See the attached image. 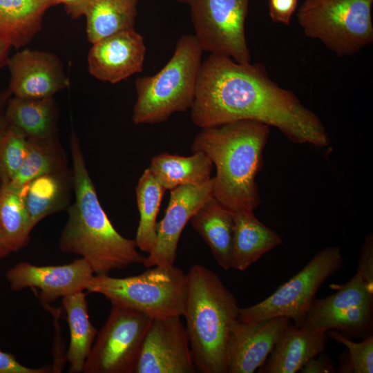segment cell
I'll return each instance as SVG.
<instances>
[{"mask_svg":"<svg viewBox=\"0 0 373 373\" xmlns=\"http://www.w3.org/2000/svg\"><path fill=\"white\" fill-rule=\"evenodd\" d=\"M111 305L109 316L86 358L83 372L133 373L152 318L136 310Z\"/></svg>","mask_w":373,"mask_h":373,"instance_id":"30bf717a","label":"cell"},{"mask_svg":"<svg viewBox=\"0 0 373 373\" xmlns=\"http://www.w3.org/2000/svg\"><path fill=\"white\" fill-rule=\"evenodd\" d=\"M327 341V332L290 322L258 372H297L310 358L325 352Z\"/></svg>","mask_w":373,"mask_h":373,"instance_id":"ac0fdd59","label":"cell"},{"mask_svg":"<svg viewBox=\"0 0 373 373\" xmlns=\"http://www.w3.org/2000/svg\"><path fill=\"white\" fill-rule=\"evenodd\" d=\"M33 228L21 187L0 184V236L6 247L13 252L26 246Z\"/></svg>","mask_w":373,"mask_h":373,"instance_id":"4316f807","label":"cell"},{"mask_svg":"<svg viewBox=\"0 0 373 373\" xmlns=\"http://www.w3.org/2000/svg\"><path fill=\"white\" fill-rule=\"evenodd\" d=\"M11 252L4 245L1 236H0V260L3 259L8 256Z\"/></svg>","mask_w":373,"mask_h":373,"instance_id":"f35d334b","label":"cell"},{"mask_svg":"<svg viewBox=\"0 0 373 373\" xmlns=\"http://www.w3.org/2000/svg\"><path fill=\"white\" fill-rule=\"evenodd\" d=\"M190 222L210 247L217 263L225 270L230 269L233 212L211 197L195 212Z\"/></svg>","mask_w":373,"mask_h":373,"instance_id":"603a6c76","label":"cell"},{"mask_svg":"<svg viewBox=\"0 0 373 373\" xmlns=\"http://www.w3.org/2000/svg\"><path fill=\"white\" fill-rule=\"evenodd\" d=\"M186 327L180 316L152 319L133 373H193Z\"/></svg>","mask_w":373,"mask_h":373,"instance_id":"7c38bea8","label":"cell"},{"mask_svg":"<svg viewBox=\"0 0 373 373\" xmlns=\"http://www.w3.org/2000/svg\"><path fill=\"white\" fill-rule=\"evenodd\" d=\"M165 191L150 169H146L135 188L140 221L135 241L143 251L150 252L155 245L156 219Z\"/></svg>","mask_w":373,"mask_h":373,"instance_id":"83f0119b","label":"cell"},{"mask_svg":"<svg viewBox=\"0 0 373 373\" xmlns=\"http://www.w3.org/2000/svg\"><path fill=\"white\" fill-rule=\"evenodd\" d=\"M56 6L62 4L66 13L73 19L84 16L89 0H51Z\"/></svg>","mask_w":373,"mask_h":373,"instance_id":"d590c367","label":"cell"},{"mask_svg":"<svg viewBox=\"0 0 373 373\" xmlns=\"http://www.w3.org/2000/svg\"><path fill=\"white\" fill-rule=\"evenodd\" d=\"M202 52L194 35H184L170 60L157 73L135 80L134 124L163 122L174 113L191 109Z\"/></svg>","mask_w":373,"mask_h":373,"instance_id":"5b68a950","label":"cell"},{"mask_svg":"<svg viewBox=\"0 0 373 373\" xmlns=\"http://www.w3.org/2000/svg\"><path fill=\"white\" fill-rule=\"evenodd\" d=\"M48 367L32 368L20 363L15 356L0 350V373H48Z\"/></svg>","mask_w":373,"mask_h":373,"instance_id":"836d02e7","label":"cell"},{"mask_svg":"<svg viewBox=\"0 0 373 373\" xmlns=\"http://www.w3.org/2000/svg\"><path fill=\"white\" fill-rule=\"evenodd\" d=\"M269 135V126L246 119L202 128L193 141L192 153H205L216 167L213 197L233 213L260 203L255 178Z\"/></svg>","mask_w":373,"mask_h":373,"instance_id":"3957f363","label":"cell"},{"mask_svg":"<svg viewBox=\"0 0 373 373\" xmlns=\"http://www.w3.org/2000/svg\"><path fill=\"white\" fill-rule=\"evenodd\" d=\"M70 148L75 201L66 209L68 219L58 243L60 250L79 255L94 275H108L115 269L143 264L146 257L137 251L135 240L122 236L101 206L74 130Z\"/></svg>","mask_w":373,"mask_h":373,"instance_id":"7a4b0ae2","label":"cell"},{"mask_svg":"<svg viewBox=\"0 0 373 373\" xmlns=\"http://www.w3.org/2000/svg\"><path fill=\"white\" fill-rule=\"evenodd\" d=\"M70 329V344L66 354L69 372H83L85 362L97 334L89 320L86 294L79 291L62 298Z\"/></svg>","mask_w":373,"mask_h":373,"instance_id":"484cf974","label":"cell"},{"mask_svg":"<svg viewBox=\"0 0 373 373\" xmlns=\"http://www.w3.org/2000/svg\"><path fill=\"white\" fill-rule=\"evenodd\" d=\"M373 0H305L297 12L304 34L339 57L360 52L373 41Z\"/></svg>","mask_w":373,"mask_h":373,"instance_id":"52a82bcc","label":"cell"},{"mask_svg":"<svg viewBox=\"0 0 373 373\" xmlns=\"http://www.w3.org/2000/svg\"><path fill=\"white\" fill-rule=\"evenodd\" d=\"M28 150L21 169L10 182L17 187L41 175L68 167V158L59 137L48 140H28Z\"/></svg>","mask_w":373,"mask_h":373,"instance_id":"f1b7e54d","label":"cell"},{"mask_svg":"<svg viewBox=\"0 0 373 373\" xmlns=\"http://www.w3.org/2000/svg\"><path fill=\"white\" fill-rule=\"evenodd\" d=\"M137 3L138 0H89L84 15L88 42L135 29Z\"/></svg>","mask_w":373,"mask_h":373,"instance_id":"d4e9b609","label":"cell"},{"mask_svg":"<svg viewBox=\"0 0 373 373\" xmlns=\"http://www.w3.org/2000/svg\"><path fill=\"white\" fill-rule=\"evenodd\" d=\"M298 0H269V14L274 22L289 25Z\"/></svg>","mask_w":373,"mask_h":373,"instance_id":"1f68e13d","label":"cell"},{"mask_svg":"<svg viewBox=\"0 0 373 373\" xmlns=\"http://www.w3.org/2000/svg\"><path fill=\"white\" fill-rule=\"evenodd\" d=\"M291 320L276 317L233 325L227 344V373H253L266 361Z\"/></svg>","mask_w":373,"mask_h":373,"instance_id":"2e32d148","label":"cell"},{"mask_svg":"<svg viewBox=\"0 0 373 373\" xmlns=\"http://www.w3.org/2000/svg\"><path fill=\"white\" fill-rule=\"evenodd\" d=\"M28 139L16 128L8 126L0 135V183L11 182L26 155Z\"/></svg>","mask_w":373,"mask_h":373,"instance_id":"f546056e","label":"cell"},{"mask_svg":"<svg viewBox=\"0 0 373 373\" xmlns=\"http://www.w3.org/2000/svg\"><path fill=\"white\" fill-rule=\"evenodd\" d=\"M231 269L245 271L263 254L283 244L281 238L262 223L252 211L233 213Z\"/></svg>","mask_w":373,"mask_h":373,"instance_id":"ffe728a7","label":"cell"},{"mask_svg":"<svg viewBox=\"0 0 373 373\" xmlns=\"http://www.w3.org/2000/svg\"><path fill=\"white\" fill-rule=\"evenodd\" d=\"M186 286V275L181 269L155 266L126 278L94 275L85 290L155 319L182 316Z\"/></svg>","mask_w":373,"mask_h":373,"instance_id":"8992f818","label":"cell"},{"mask_svg":"<svg viewBox=\"0 0 373 373\" xmlns=\"http://www.w3.org/2000/svg\"><path fill=\"white\" fill-rule=\"evenodd\" d=\"M343 256L338 247L318 251L298 273L258 303L240 309V321L287 317L300 326L322 284L341 268Z\"/></svg>","mask_w":373,"mask_h":373,"instance_id":"ba28073f","label":"cell"},{"mask_svg":"<svg viewBox=\"0 0 373 373\" xmlns=\"http://www.w3.org/2000/svg\"><path fill=\"white\" fill-rule=\"evenodd\" d=\"M330 287L336 291L315 298L300 326L325 332L336 330L348 337L372 334L373 285L356 271L347 283Z\"/></svg>","mask_w":373,"mask_h":373,"instance_id":"8fae6325","label":"cell"},{"mask_svg":"<svg viewBox=\"0 0 373 373\" xmlns=\"http://www.w3.org/2000/svg\"><path fill=\"white\" fill-rule=\"evenodd\" d=\"M51 0H0V41L16 49L26 46L42 28Z\"/></svg>","mask_w":373,"mask_h":373,"instance_id":"7402d4cb","label":"cell"},{"mask_svg":"<svg viewBox=\"0 0 373 373\" xmlns=\"http://www.w3.org/2000/svg\"><path fill=\"white\" fill-rule=\"evenodd\" d=\"M191 119L202 128L254 120L277 128L295 143H330L319 117L272 81L262 64L221 55L210 54L201 64Z\"/></svg>","mask_w":373,"mask_h":373,"instance_id":"6da1fadb","label":"cell"},{"mask_svg":"<svg viewBox=\"0 0 373 373\" xmlns=\"http://www.w3.org/2000/svg\"><path fill=\"white\" fill-rule=\"evenodd\" d=\"M93 276L92 269L83 258L61 265L37 266L21 262L6 273L12 290L37 288L43 303L85 290Z\"/></svg>","mask_w":373,"mask_h":373,"instance_id":"9a60e30c","label":"cell"},{"mask_svg":"<svg viewBox=\"0 0 373 373\" xmlns=\"http://www.w3.org/2000/svg\"><path fill=\"white\" fill-rule=\"evenodd\" d=\"M186 275L182 316L195 370L227 373V344L240 308L218 276L195 265Z\"/></svg>","mask_w":373,"mask_h":373,"instance_id":"277c9868","label":"cell"},{"mask_svg":"<svg viewBox=\"0 0 373 373\" xmlns=\"http://www.w3.org/2000/svg\"><path fill=\"white\" fill-rule=\"evenodd\" d=\"M213 197V178L196 185L179 186L171 191L162 220L157 223L156 240L143 265L171 267L177 256L181 233L195 212Z\"/></svg>","mask_w":373,"mask_h":373,"instance_id":"4fadbf2b","label":"cell"},{"mask_svg":"<svg viewBox=\"0 0 373 373\" xmlns=\"http://www.w3.org/2000/svg\"><path fill=\"white\" fill-rule=\"evenodd\" d=\"M6 66L8 88L17 97H52L69 86L61 59L50 52L25 48L9 57Z\"/></svg>","mask_w":373,"mask_h":373,"instance_id":"5bb4252c","label":"cell"},{"mask_svg":"<svg viewBox=\"0 0 373 373\" xmlns=\"http://www.w3.org/2000/svg\"><path fill=\"white\" fill-rule=\"evenodd\" d=\"M11 48L8 44L0 41V69L6 66Z\"/></svg>","mask_w":373,"mask_h":373,"instance_id":"74e56055","label":"cell"},{"mask_svg":"<svg viewBox=\"0 0 373 373\" xmlns=\"http://www.w3.org/2000/svg\"><path fill=\"white\" fill-rule=\"evenodd\" d=\"M5 117L8 126L21 132L28 140L58 138L59 108L53 97L28 99L11 97Z\"/></svg>","mask_w":373,"mask_h":373,"instance_id":"44dd1931","label":"cell"},{"mask_svg":"<svg viewBox=\"0 0 373 373\" xmlns=\"http://www.w3.org/2000/svg\"><path fill=\"white\" fill-rule=\"evenodd\" d=\"M357 271L370 285H373V236L368 234L360 251Z\"/></svg>","mask_w":373,"mask_h":373,"instance_id":"d6a6232c","label":"cell"},{"mask_svg":"<svg viewBox=\"0 0 373 373\" xmlns=\"http://www.w3.org/2000/svg\"><path fill=\"white\" fill-rule=\"evenodd\" d=\"M213 164L202 151L190 156L162 153L154 156L150 170L166 190L182 185H196L209 180Z\"/></svg>","mask_w":373,"mask_h":373,"instance_id":"cb8c5ba5","label":"cell"},{"mask_svg":"<svg viewBox=\"0 0 373 373\" xmlns=\"http://www.w3.org/2000/svg\"><path fill=\"white\" fill-rule=\"evenodd\" d=\"M146 50L144 37L135 29L118 32L92 44L88 71L100 81L118 83L143 70Z\"/></svg>","mask_w":373,"mask_h":373,"instance_id":"e0dca14e","label":"cell"},{"mask_svg":"<svg viewBox=\"0 0 373 373\" xmlns=\"http://www.w3.org/2000/svg\"><path fill=\"white\" fill-rule=\"evenodd\" d=\"M12 96L8 88L0 90V135L8 126L5 117V111L7 103Z\"/></svg>","mask_w":373,"mask_h":373,"instance_id":"8d00e7d4","label":"cell"},{"mask_svg":"<svg viewBox=\"0 0 373 373\" xmlns=\"http://www.w3.org/2000/svg\"><path fill=\"white\" fill-rule=\"evenodd\" d=\"M73 190L69 166L38 176L21 187L23 202L32 225L46 217L67 209Z\"/></svg>","mask_w":373,"mask_h":373,"instance_id":"d6986e66","label":"cell"},{"mask_svg":"<svg viewBox=\"0 0 373 373\" xmlns=\"http://www.w3.org/2000/svg\"><path fill=\"white\" fill-rule=\"evenodd\" d=\"M301 373H333L336 372L331 358L321 353L310 358L299 371Z\"/></svg>","mask_w":373,"mask_h":373,"instance_id":"e575fe53","label":"cell"},{"mask_svg":"<svg viewBox=\"0 0 373 373\" xmlns=\"http://www.w3.org/2000/svg\"><path fill=\"white\" fill-rule=\"evenodd\" d=\"M190 8L195 37L203 51L250 63L245 37L249 0H177Z\"/></svg>","mask_w":373,"mask_h":373,"instance_id":"9c48e42d","label":"cell"},{"mask_svg":"<svg viewBox=\"0 0 373 373\" xmlns=\"http://www.w3.org/2000/svg\"><path fill=\"white\" fill-rule=\"evenodd\" d=\"M328 337L345 346L348 355L342 356L338 372H373V336L370 334L356 343L350 337L336 330L327 332Z\"/></svg>","mask_w":373,"mask_h":373,"instance_id":"4dcf8cb0","label":"cell"}]
</instances>
